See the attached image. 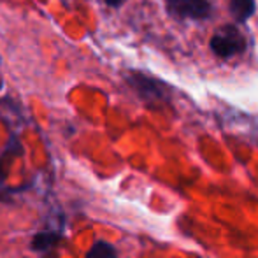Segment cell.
I'll return each mask as SVG.
<instances>
[{"label": "cell", "mask_w": 258, "mask_h": 258, "mask_svg": "<svg viewBox=\"0 0 258 258\" xmlns=\"http://www.w3.org/2000/svg\"><path fill=\"white\" fill-rule=\"evenodd\" d=\"M211 49L216 56L230 58L244 53L246 39L235 27L225 25L218 32H214V35L211 37Z\"/></svg>", "instance_id": "1"}, {"label": "cell", "mask_w": 258, "mask_h": 258, "mask_svg": "<svg viewBox=\"0 0 258 258\" xmlns=\"http://www.w3.org/2000/svg\"><path fill=\"white\" fill-rule=\"evenodd\" d=\"M126 81L137 92V95L146 102H162L167 99V88L162 81L153 79L150 76L143 74V72H130L126 76Z\"/></svg>", "instance_id": "2"}, {"label": "cell", "mask_w": 258, "mask_h": 258, "mask_svg": "<svg viewBox=\"0 0 258 258\" xmlns=\"http://www.w3.org/2000/svg\"><path fill=\"white\" fill-rule=\"evenodd\" d=\"M172 16L181 20H206L211 16V4L207 0H165Z\"/></svg>", "instance_id": "3"}, {"label": "cell", "mask_w": 258, "mask_h": 258, "mask_svg": "<svg viewBox=\"0 0 258 258\" xmlns=\"http://www.w3.org/2000/svg\"><path fill=\"white\" fill-rule=\"evenodd\" d=\"M61 237H63V235L56 230H41L34 235L30 248L37 253H48V251H51L54 246L60 244Z\"/></svg>", "instance_id": "4"}, {"label": "cell", "mask_w": 258, "mask_h": 258, "mask_svg": "<svg viewBox=\"0 0 258 258\" xmlns=\"http://www.w3.org/2000/svg\"><path fill=\"white\" fill-rule=\"evenodd\" d=\"M230 13L235 21L244 23L255 13V0H230Z\"/></svg>", "instance_id": "5"}, {"label": "cell", "mask_w": 258, "mask_h": 258, "mask_svg": "<svg viewBox=\"0 0 258 258\" xmlns=\"http://www.w3.org/2000/svg\"><path fill=\"white\" fill-rule=\"evenodd\" d=\"M116 256H118L116 248L111 242H105V241H97L90 248L88 255H86V258H116Z\"/></svg>", "instance_id": "6"}, {"label": "cell", "mask_w": 258, "mask_h": 258, "mask_svg": "<svg viewBox=\"0 0 258 258\" xmlns=\"http://www.w3.org/2000/svg\"><path fill=\"white\" fill-rule=\"evenodd\" d=\"M104 2L107 4V6H111V7H119L123 2H125V0H104Z\"/></svg>", "instance_id": "7"}, {"label": "cell", "mask_w": 258, "mask_h": 258, "mask_svg": "<svg viewBox=\"0 0 258 258\" xmlns=\"http://www.w3.org/2000/svg\"><path fill=\"white\" fill-rule=\"evenodd\" d=\"M46 258H51V256H46Z\"/></svg>", "instance_id": "8"}]
</instances>
